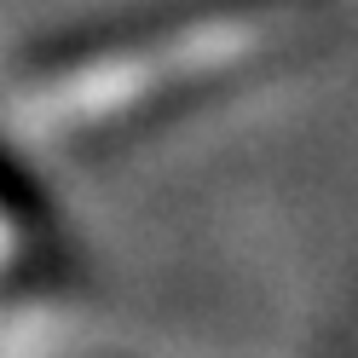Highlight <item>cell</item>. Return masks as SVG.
Segmentation results:
<instances>
[{
    "label": "cell",
    "mask_w": 358,
    "mask_h": 358,
    "mask_svg": "<svg viewBox=\"0 0 358 358\" xmlns=\"http://www.w3.org/2000/svg\"><path fill=\"white\" fill-rule=\"evenodd\" d=\"M312 35V0H220L162 17L87 52L41 58L29 76V122L58 145H122L162 116L272 70L283 47Z\"/></svg>",
    "instance_id": "6da1fadb"
}]
</instances>
